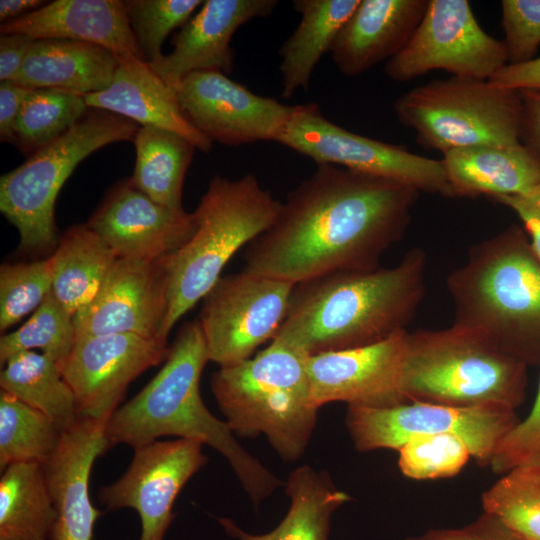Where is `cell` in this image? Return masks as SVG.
Returning <instances> with one entry per match:
<instances>
[{"instance_id":"obj_1","label":"cell","mask_w":540,"mask_h":540,"mask_svg":"<svg viewBox=\"0 0 540 540\" xmlns=\"http://www.w3.org/2000/svg\"><path fill=\"white\" fill-rule=\"evenodd\" d=\"M419 191L319 164L292 190L274 223L246 250L244 271L295 285L378 268L405 234Z\"/></svg>"},{"instance_id":"obj_2","label":"cell","mask_w":540,"mask_h":540,"mask_svg":"<svg viewBox=\"0 0 540 540\" xmlns=\"http://www.w3.org/2000/svg\"><path fill=\"white\" fill-rule=\"evenodd\" d=\"M426 253L393 267L347 271L297 284L273 340L308 356L371 345L406 331L425 295Z\"/></svg>"},{"instance_id":"obj_3","label":"cell","mask_w":540,"mask_h":540,"mask_svg":"<svg viewBox=\"0 0 540 540\" xmlns=\"http://www.w3.org/2000/svg\"><path fill=\"white\" fill-rule=\"evenodd\" d=\"M208 361L198 320L184 324L159 372L107 421L108 450L119 444L135 449L163 436L199 441L226 459L252 502L259 504L280 487L281 481L240 445L224 420L205 406L200 377Z\"/></svg>"},{"instance_id":"obj_4","label":"cell","mask_w":540,"mask_h":540,"mask_svg":"<svg viewBox=\"0 0 540 540\" xmlns=\"http://www.w3.org/2000/svg\"><path fill=\"white\" fill-rule=\"evenodd\" d=\"M446 286L453 326L528 368L540 366V258L523 227L473 245Z\"/></svg>"},{"instance_id":"obj_5","label":"cell","mask_w":540,"mask_h":540,"mask_svg":"<svg viewBox=\"0 0 540 540\" xmlns=\"http://www.w3.org/2000/svg\"><path fill=\"white\" fill-rule=\"evenodd\" d=\"M308 357L272 340L254 357L212 374L211 392L235 436L263 434L286 461L303 455L319 410L311 394Z\"/></svg>"},{"instance_id":"obj_6","label":"cell","mask_w":540,"mask_h":540,"mask_svg":"<svg viewBox=\"0 0 540 540\" xmlns=\"http://www.w3.org/2000/svg\"><path fill=\"white\" fill-rule=\"evenodd\" d=\"M281 204L251 173L211 179L192 213L194 234L167 258L168 310L162 339L167 340L177 321L205 297L231 257L270 228Z\"/></svg>"},{"instance_id":"obj_7","label":"cell","mask_w":540,"mask_h":540,"mask_svg":"<svg viewBox=\"0 0 540 540\" xmlns=\"http://www.w3.org/2000/svg\"><path fill=\"white\" fill-rule=\"evenodd\" d=\"M528 367L461 328L407 333L401 390L407 401L516 410Z\"/></svg>"},{"instance_id":"obj_8","label":"cell","mask_w":540,"mask_h":540,"mask_svg":"<svg viewBox=\"0 0 540 540\" xmlns=\"http://www.w3.org/2000/svg\"><path fill=\"white\" fill-rule=\"evenodd\" d=\"M139 125L111 112L89 108L61 137L29 155L0 178V211L18 230V250L41 256L54 252L59 238L55 203L78 164L102 147L133 141Z\"/></svg>"},{"instance_id":"obj_9","label":"cell","mask_w":540,"mask_h":540,"mask_svg":"<svg viewBox=\"0 0 540 540\" xmlns=\"http://www.w3.org/2000/svg\"><path fill=\"white\" fill-rule=\"evenodd\" d=\"M393 110L422 147L442 154L478 145L521 143L520 91L490 80L453 76L433 80L399 96Z\"/></svg>"},{"instance_id":"obj_10","label":"cell","mask_w":540,"mask_h":540,"mask_svg":"<svg viewBox=\"0 0 540 540\" xmlns=\"http://www.w3.org/2000/svg\"><path fill=\"white\" fill-rule=\"evenodd\" d=\"M519 420L515 410L501 406L408 401L389 407L349 405L346 426L361 452L398 450L419 436L452 434L467 444L478 465L489 466L499 444Z\"/></svg>"},{"instance_id":"obj_11","label":"cell","mask_w":540,"mask_h":540,"mask_svg":"<svg viewBox=\"0 0 540 540\" xmlns=\"http://www.w3.org/2000/svg\"><path fill=\"white\" fill-rule=\"evenodd\" d=\"M277 143L312 159L453 198L441 160L369 138L328 120L316 103L294 105Z\"/></svg>"},{"instance_id":"obj_12","label":"cell","mask_w":540,"mask_h":540,"mask_svg":"<svg viewBox=\"0 0 540 540\" xmlns=\"http://www.w3.org/2000/svg\"><path fill=\"white\" fill-rule=\"evenodd\" d=\"M508 64L505 44L486 33L466 0H428L405 48L385 63V74L407 82L434 70L490 80Z\"/></svg>"},{"instance_id":"obj_13","label":"cell","mask_w":540,"mask_h":540,"mask_svg":"<svg viewBox=\"0 0 540 540\" xmlns=\"http://www.w3.org/2000/svg\"><path fill=\"white\" fill-rule=\"evenodd\" d=\"M295 286L244 270L220 277L203 298L198 319L209 361L232 366L272 341L286 318Z\"/></svg>"},{"instance_id":"obj_14","label":"cell","mask_w":540,"mask_h":540,"mask_svg":"<svg viewBox=\"0 0 540 540\" xmlns=\"http://www.w3.org/2000/svg\"><path fill=\"white\" fill-rule=\"evenodd\" d=\"M203 444L191 439L155 440L134 450L125 473L98 490L108 510L134 509L141 521L139 540H164L174 520L176 497L208 462Z\"/></svg>"},{"instance_id":"obj_15","label":"cell","mask_w":540,"mask_h":540,"mask_svg":"<svg viewBox=\"0 0 540 540\" xmlns=\"http://www.w3.org/2000/svg\"><path fill=\"white\" fill-rule=\"evenodd\" d=\"M177 98L197 131L211 142L229 146L277 142L294 110L219 71L189 74L179 85Z\"/></svg>"},{"instance_id":"obj_16","label":"cell","mask_w":540,"mask_h":540,"mask_svg":"<svg viewBox=\"0 0 540 540\" xmlns=\"http://www.w3.org/2000/svg\"><path fill=\"white\" fill-rule=\"evenodd\" d=\"M167 341L136 334L76 339L60 365L73 390L79 416L106 422L117 410L129 384L166 360Z\"/></svg>"},{"instance_id":"obj_17","label":"cell","mask_w":540,"mask_h":540,"mask_svg":"<svg viewBox=\"0 0 540 540\" xmlns=\"http://www.w3.org/2000/svg\"><path fill=\"white\" fill-rule=\"evenodd\" d=\"M168 310L167 258H117L95 297L74 315L76 339L136 334L163 341Z\"/></svg>"},{"instance_id":"obj_18","label":"cell","mask_w":540,"mask_h":540,"mask_svg":"<svg viewBox=\"0 0 540 540\" xmlns=\"http://www.w3.org/2000/svg\"><path fill=\"white\" fill-rule=\"evenodd\" d=\"M86 224L117 258L148 262L176 253L196 229L192 213L157 203L130 179L107 192Z\"/></svg>"},{"instance_id":"obj_19","label":"cell","mask_w":540,"mask_h":540,"mask_svg":"<svg viewBox=\"0 0 540 540\" xmlns=\"http://www.w3.org/2000/svg\"><path fill=\"white\" fill-rule=\"evenodd\" d=\"M407 333L309 356L307 369L316 406L341 401L348 406L389 407L408 402L401 390Z\"/></svg>"},{"instance_id":"obj_20","label":"cell","mask_w":540,"mask_h":540,"mask_svg":"<svg viewBox=\"0 0 540 540\" xmlns=\"http://www.w3.org/2000/svg\"><path fill=\"white\" fill-rule=\"evenodd\" d=\"M106 422L79 416L61 432L50 458L42 464L56 520L49 540H92L101 515L89 496L95 460L108 451Z\"/></svg>"},{"instance_id":"obj_21","label":"cell","mask_w":540,"mask_h":540,"mask_svg":"<svg viewBox=\"0 0 540 540\" xmlns=\"http://www.w3.org/2000/svg\"><path fill=\"white\" fill-rule=\"evenodd\" d=\"M276 0H206L175 35L173 50L149 63L158 76L177 91L181 82L197 71L233 70L234 33L244 24L269 16Z\"/></svg>"},{"instance_id":"obj_22","label":"cell","mask_w":540,"mask_h":540,"mask_svg":"<svg viewBox=\"0 0 540 540\" xmlns=\"http://www.w3.org/2000/svg\"><path fill=\"white\" fill-rule=\"evenodd\" d=\"M428 0H360L340 30L331 57L355 77L398 55L421 22Z\"/></svg>"},{"instance_id":"obj_23","label":"cell","mask_w":540,"mask_h":540,"mask_svg":"<svg viewBox=\"0 0 540 540\" xmlns=\"http://www.w3.org/2000/svg\"><path fill=\"white\" fill-rule=\"evenodd\" d=\"M1 34L35 40L67 39L105 47L119 56L144 59L129 26L124 1L56 0L0 26ZM146 61V60H145Z\"/></svg>"},{"instance_id":"obj_24","label":"cell","mask_w":540,"mask_h":540,"mask_svg":"<svg viewBox=\"0 0 540 540\" xmlns=\"http://www.w3.org/2000/svg\"><path fill=\"white\" fill-rule=\"evenodd\" d=\"M111 84L84 96L88 108L101 109L125 117L139 126L170 130L188 139L203 152L213 142L197 131L183 114L177 91L168 86L144 59L119 56Z\"/></svg>"},{"instance_id":"obj_25","label":"cell","mask_w":540,"mask_h":540,"mask_svg":"<svg viewBox=\"0 0 540 540\" xmlns=\"http://www.w3.org/2000/svg\"><path fill=\"white\" fill-rule=\"evenodd\" d=\"M442 155L453 198L527 196L540 188V154L522 143L478 145Z\"/></svg>"},{"instance_id":"obj_26","label":"cell","mask_w":540,"mask_h":540,"mask_svg":"<svg viewBox=\"0 0 540 540\" xmlns=\"http://www.w3.org/2000/svg\"><path fill=\"white\" fill-rule=\"evenodd\" d=\"M118 65V55L94 43L38 39L12 81L32 89L55 88L85 96L106 89Z\"/></svg>"},{"instance_id":"obj_27","label":"cell","mask_w":540,"mask_h":540,"mask_svg":"<svg viewBox=\"0 0 540 540\" xmlns=\"http://www.w3.org/2000/svg\"><path fill=\"white\" fill-rule=\"evenodd\" d=\"M290 507L280 524L266 534L242 530L230 518L218 519L225 532L238 540H328L331 516L350 500L336 487L326 471L303 465L294 469L285 482Z\"/></svg>"},{"instance_id":"obj_28","label":"cell","mask_w":540,"mask_h":540,"mask_svg":"<svg viewBox=\"0 0 540 540\" xmlns=\"http://www.w3.org/2000/svg\"><path fill=\"white\" fill-rule=\"evenodd\" d=\"M360 0H294L300 21L279 50L281 96L307 91L312 73Z\"/></svg>"},{"instance_id":"obj_29","label":"cell","mask_w":540,"mask_h":540,"mask_svg":"<svg viewBox=\"0 0 540 540\" xmlns=\"http://www.w3.org/2000/svg\"><path fill=\"white\" fill-rule=\"evenodd\" d=\"M50 258L52 293L73 316L95 297L117 259L87 224L68 228Z\"/></svg>"},{"instance_id":"obj_30","label":"cell","mask_w":540,"mask_h":540,"mask_svg":"<svg viewBox=\"0 0 540 540\" xmlns=\"http://www.w3.org/2000/svg\"><path fill=\"white\" fill-rule=\"evenodd\" d=\"M133 142V185L163 206L184 210V178L197 148L180 134L154 126H140Z\"/></svg>"},{"instance_id":"obj_31","label":"cell","mask_w":540,"mask_h":540,"mask_svg":"<svg viewBox=\"0 0 540 540\" xmlns=\"http://www.w3.org/2000/svg\"><path fill=\"white\" fill-rule=\"evenodd\" d=\"M0 478V540H49L56 510L38 463L9 465Z\"/></svg>"},{"instance_id":"obj_32","label":"cell","mask_w":540,"mask_h":540,"mask_svg":"<svg viewBox=\"0 0 540 540\" xmlns=\"http://www.w3.org/2000/svg\"><path fill=\"white\" fill-rule=\"evenodd\" d=\"M2 367L1 390L47 415L61 431L79 417L73 390L59 365L45 354L20 352Z\"/></svg>"},{"instance_id":"obj_33","label":"cell","mask_w":540,"mask_h":540,"mask_svg":"<svg viewBox=\"0 0 540 540\" xmlns=\"http://www.w3.org/2000/svg\"><path fill=\"white\" fill-rule=\"evenodd\" d=\"M88 109L83 95L55 88L32 89L17 117L11 144L29 156L65 134Z\"/></svg>"},{"instance_id":"obj_34","label":"cell","mask_w":540,"mask_h":540,"mask_svg":"<svg viewBox=\"0 0 540 540\" xmlns=\"http://www.w3.org/2000/svg\"><path fill=\"white\" fill-rule=\"evenodd\" d=\"M61 430L44 413L0 391V469L16 463L44 464Z\"/></svg>"},{"instance_id":"obj_35","label":"cell","mask_w":540,"mask_h":540,"mask_svg":"<svg viewBox=\"0 0 540 540\" xmlns=\"http://www.w3.org/2000/svg\"><path fill=\"white\" fill-rule=\"evenodd\" d=\"M483 511L521 540H540V464L514 467L481 497Z\"/></svg>"},{"instance_id":"obj_36","label":"cell","mask_w":540,"mask_h":540,"mask_svg":"<svg viewBox=\"0 0 540 540\" xmlns=\"http://www.w3.org/2000/svg\"><path fill=\"white\" fill-rule=\"evenodd\" d=\"M76 342L74 316L51 292L16 331L0 339V363L20 352L40 349L60 367Z\"/></svg>"},{"instance_id":"obj_37","label":"cell","mask_w":540,"mask_h":540,"mask_svg":"<svg viewBox=\"0 0 540 540\" xmlns=\"http://www.w3.org/2000/svg\"><path fill=\"white\" fill-rule=\"evenodd\" d=\"M52 292V262L44 259L3 263L0 267V330L34 312Z\"/></svg>"},{"instance_id":"obj_38","label":"cell","mask_w":540,"mask_h":540,"mask_svg":"<svg viewBox=\"0 0 540 540\" xmlns=\"http://www.w3.org/2000/svg\"><path fill=\"white\" fill-rule=\"evenodd\" d=\"M201 0H126L129 26L148 63L163 57L162 45L176 28H182L199 9Z\"/></svg>"},{"instance_id":"obj_39","label":"cell","mask_w":540,"mask_h":540,"mask_svg":"<svg viewBox=\"0 0 540 540\" xmlns=\"http://www.w3.org/2000/svg\"><path fill=\"white\" fill-rule=\"evenodd\" d=\"M397 451L401 472L415 480L452 477L472 458L467 444L452 434L419 436Z\"/></svg>"},{"instance_id":"obj_40","label":"cell","mask_w":540,"mask_h":540,"mask_svg":"<svg viewBox=\"0 0 540 540\" xmlns=\"http://www.w3.org/2000/svg\"><path fill=\"white\" fill-rule=\"evenodd\" d=\"M500 6L508 64L534 59L540 46V0H503Z\"/></svg>"},{"instance_id":"obj_41","label":"cell","mask_w":540,"mask_h":540,"mask_svg":"<svg viewBox=\"0 0 540 540\" xmlns=\"http://www.w3.org/2000/svg\"><path fill=\"white\" fill-rule=\"evenodd\" d=\"M527 464H540V377L530 412L501 441L489 466L502 475Z\"/></svg>"},{"instance_id":"obj_42","label":"cell","mask_w":540,"mask_h":540,"mask_svg":"<svg viewBox=\"0 0 540 540\" xmlns=\"http://www.w3.org/2000/svg\"><path fill=\"white\" fill-rule=\"evenodd\" d=\"M406 540H521L498 518L484 512L472 523L454 529H431Z\"/></svg>"},{"instance_id":"obj_43","label":"cell","mask_w":540,"mask_h":540,"mask_svg":"<svg viewBox=\"0 0 540 540\" xmlns=\"http://www.w3.org/2000/svg\"><path fill=\"white\" fill-rule=\"evenodd\" d=\"M491 200L509 208L518 216L540 258V188L527 196H500Z\"/></svg>"},{"instance_id":"obj_44","label":"cell","mask_w":540,"mask_h":540,"mask_svg":"<svg viewBox=\"0 0 540 540\" xmlns=\"http://www.w3.org/2000/svg\"><path fill=\"white\" fill-rule=\"evenodd\" d=\"M32 88L14 81L0 83V140L12 143L13 129L22 105Z\"/></svg>"},{"instance_id":"obj_45","label":"cell","mask_w":540,"mask_h":540,"mask_svg":"<svg viewBox=\"0 0 540 540\" xmlns=\"http://www.w3.org/2000/svg\"><path fill=\"white\" fill-rule=\"evenodd\" d=\"M35 39L20 33L0 36V80L12 81L19 73Z\"/></svg>"},{"instance_id":"obj_46","label":"cell","mask_w":540,"mask_h":540,"mask_svg":"<svg viewBox=\"0 0 540 540\" xmlns=\"http://www.w3.org/2000/svg\"><path fill=\"white\" fill-rule=\"evenodd\" d=\"M490 81L518 91L540 89V57L521 64H507Z\"/></svg>"},{"instance_id":"obj_47","label":"cell","mask_w":540,"mask_h":540,"mask_svg":"<svg viewBox=\"0 0 540 540\" xmlns=\"http://www.w3.org/2000/svg\"><path fill=\"white\" fill-rule=\"evenodd\" d=\"M519 91L522 99L520 142L540 154V89Z\"/></svg>"},{"instance_id":"obj_48","label":"cell","mask_w":540,"mask_h":540,"mask_svg":"<svg viewBox=\"0 0 540 540\" xmlns=\"http://www.w3.org/2000/svg\"><path fill=\"white\" fill-rule=\"evenodd\" d=\"M47 2L42 0H1L0 1V21L1 24L22 17L40 7Z\"/></svg>"}]
</instances>
